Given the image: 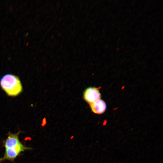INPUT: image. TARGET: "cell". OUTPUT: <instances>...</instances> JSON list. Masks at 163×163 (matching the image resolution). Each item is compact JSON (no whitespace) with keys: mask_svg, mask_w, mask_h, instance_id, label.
<instances>
[{"mask_svg":"<svg viewBox=\"0 0 163 163\" xmlns=\"http://www.w3.org/2000/svg\"><path fill=\"white\" fill-rule=\"evenodd\" d=\"M0 85L10 96H17L22 91V86L19 78L13 74H8L3 75L0 80Z\"/></svg>","mask_w":163,"mask_h":163,"instance_id":"1","label":"cell"},{"mask_svg":"<svg viewBox=\"0 0 163 163\" xmlns=\"http://www.w3.org/2000/svg\"><path fill=\"white\" fill-rule=\"evenodd\" d=\"M31 149L27 147L21 143L16 147L13 149H5L3 156L0 159V162L6 160L13 161L22 152Z\"/></svg>","mask_w":163,"mask_h":163,"instance_id":"2","label":"cell"},{"mask_svg":"<svg viewBox=\"0 0 163 163\" xmlns=\"http://www.w3.org/2000/svg\"><path fill=\"white\" fill-rule=\"evenodd\" d=\"M83 97L84 100L90 104L100 99L101 94L99 89L95 87H89L85 91Z\"/></svg>","mask_w":163,"mask_h":163,"instance_id":"3","label":"cell"},{"mask_svg":"<svg viewBox=\"0 0 163 163\" xmlns=\"http://www.w3.org/2000/svg\"><path fill=\"white\" fill-rule=\"evenodd\" d=\"M20 133V131L16 133H8L7 138L4 141V146L5 149L15 148L21 143L18 137Z\"/></svg>","mask_w":163,"mask_h":163,"instance_id":"4","label":"cell"},{"mask_svg":"<svg viewBox=\"0 0 163 163\" xmlns=\"http://www.w3.org/2000/svg\"><path fill=\"white\" fill-rule=\"evenodd\" d=\"M93 112L97 114H101L104 113L106 109V104L103 100L100 99L90 104Z\"/></svg>","mask_w":163,"mask_h":163,"instance_id":"5","label":"cell"}]
</instances>
